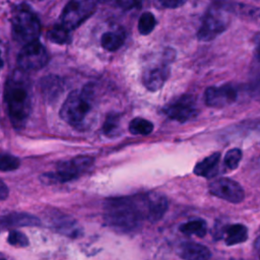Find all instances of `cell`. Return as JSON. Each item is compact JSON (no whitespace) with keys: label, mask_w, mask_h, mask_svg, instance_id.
<instances>
[{"label":"cell","mask_w":260,"mask_h":260,"mask_svg":"<svg viewBox=\"0 0 260 260\" xmlns=\"http://www.w3.org/2000/svg\"><path fill=\"white\" fill-rule=\"evenodd\" d=\"M144 219L143 194L109 198L104 203V220L118 233H133L142 225Z\"/></svg>","instance_id":"6da1fadb"},{"label":"cell","mask_w":260,"mask_h":260,"mask_svg":"<svg viewBox=\"0 0 260 260\" xmlns=\"http://www.w3.org/2000/svg\"><path fill=\"white\" fill-rule=\"evenodd\" d=\"M21 69L8 77L4 86V101L10 121L15 129L24 127L31 112V91L29 80Z\"/></svg>","instance_id":"7a4b0ae2"},{"label":"cell","mask_w":260,"mask_h":260,"mask_svg":"<svg viewBox=\"0 0 260 260\" xmlns=\"http://www.w3.org/2000/svg\"><path fill=\"white\" fill-rule=\"evenodd\" d=\"M94 113V92L89 84L71 91L60 109V117L71 127L85 130L90 127Z\"/></svg>","instance_id":"3957f363"},{"label":"cell","mask_w":260,"mask_h":260,"mask_svg":"<svg viewBox=\"0 0 260 260\" xmlns=\"http://www.w3.org/2000/svg\"><path fill=\"white\" fill-rule=\"evenodd\" d=\"M238 5L232 0H213L205 11L197 38L202 42H209L221 35L229 26Z\"/></svg>","instance_id":"277c9868"},{"label":"cell","mask_w":260,"mask_h":260,"mask_svg":"<svg viewBox=\"0 0 260 260\" xmlns=\"http://www.w3.org/2000/svg\"><path fill=\"white\" fill-rule=\"evenodd\" d=\"M11 32L12 38L23 45L38 40L40 36V19L25 3L16 6L12 13Z\"/></svg>","instance_id":"5b68a950"},{"label":"cell","mask_w":260,"mask_h":260,"mask_svg":"<svg viewBox=\"0 0 260 260\" xmlns=\"http://www.w3.org/2000/svg\"><path fill=\"white\" fill-rule=\"evenodd\" d=\"M93 165V157L89 155H77L69 160L60 161L56 171L46 173L40 177V180L46 185L66 183L75 180L86 173Z\"/></svg>","instance_id":"8992f818"},{"label":"cell","mask_w":260,"mask_h":260,"mask_svg":"<svg viewBox=\"0 0 260 260\" xmlns=\"http://www.w3.org/2000/svg\"><path fill=\"white\" fill-rule=\"evenodd\" d=\"M96 9L95 0H70L61 13V24L72 30L88 19Z\"/></svg>","instance_id":"52a82bcc"},{"label":"cell","mask_w":260,"mask_h":260,"mask_svg":"<svg viewBox=\"0 0 260 260\" xmlns=\"http://www.w3.org/2000/svg\"><path fill=\"white\" fill-rule=\"evenodd\" d=\"M49 61V55L42 43L38 40L23 45L17 56L19 69L23 71H34L43 68Z\"/></svg>","instance_id":"ba28073f"},{"label":"cell","mask_w":260,"mask_h":260,"mask_svg":"<svg viewBox=\"0 0 260 260\" xmlns=\"http://www.w3.org/2000/svg\"><path fill=\"white\" fill-rule=\"evenodd\" d=\"M162 112L170 119L180 123H185L195 119L199 111L194 96L184 94L168 104L164 108Z\"/></svg>","instance_id":"9c48e42d"},{"label":"cell","mask_w":260,"mask_h":260,"mask_svg":"<svg viewBox=\"0 0 260 260\" xmlns=\"http://www.w3.org/2000/svg\"><path fill=\"white\" fill-rule=\"evenodd\" d=\"M208 190L211 195L232 203H240L245 197V192L241 185L229 178H219L213 180Z\"/></svg>","instance_id":"30bf717a"},{"label":"cell","mask_w":260,"mask_h":260,"mask_svg":"<svg viewBox=\"0 0 260 260\" xmlns=\"http://www.w3.org/2000/svg\"><path fill=\"white\" fill-rule=\"evenodd\" d=\"M238 96L235 85L226 83L219 86H210L205 90V104L212 108H223L233 104Z\"/></svg>","instance_id":"8fae6325"},{"label":"cell","mask_w":260,"mask_h":260,"mask_svg":"<svg viewBox=\"0 0 260 260\" xmlns=\"http://www.w3.org/2000/svg\"><path fill=\"white\" fill-rule=\"evenodd\" d=\"M143 198L145 219L150 222L160 220L169 207V202L166 196L157 193H147L143 194Z\"/></svg>","instance_id":"7c38bea8"},{"label":"cell","mask_w":260,"mask_h":260,"mask_svg":"<svg viewBox=\"0 0 260 260\" xmlns=\"http://www.w3.org/2000/svg\"><path fill=\"white\" fill-rule=\"evenodd\" d=\"M170 74V68L167 61L148 67L142 74V82L144 86L151 91L158 90L162 87Z\"/></svg>","instance_id":"4fadbf2b"},{"label":"cell","mask_w":260,"mask_h":260,"mask_svg":"<svg viewBox=\"0 0 260 260\" xmlns=\"http://www.w3.org/2000/svg\"><path fill=\"white\" fill-rule=\"evenodd\" d=\"M40 224L41 220L37 216L26 212H11L0 217L1 230L20 226H37Z\"/></svg>","instance_id":"5bb4252c"},{"label":"cell","mask_w":260,"mask_h":260,"mask_svg":"<svg viewBox=\"0 0 260 260\" xmlns=\"http://www.w3.org/2000/svg\"><path fill=\"white\" fill-rule=\"evenodd\" d=\"M64 89L63 80L57 75H47L40 80V91L48 103L56 102Z\"/></svg>","instance_id":"9a60e30c"},{"label":"cell","mask_w":260,"mask_h":260,"mask_svg":"<svg viewBox=\"0 0 260 260\" xmlns=\"http://www.w3.org/2000/svg\"><path fill=\"white\" fill-rule=\"evenodd\" d=\"M179 255L187 260H204L211 256L209 249L199 243L185 242L180 246Z\"/></svg>","instance_id":"2e32d148"},{"label":"cell","mask_w":260,"mask_h":260,"mask_svg":"<svg viewBox=\"0 0 260 260\" xmlns=\"http://www.w3.org/2000/svg\"><path fill=\"white\" fill-rule=\"evenodd\" d=\"M219 159H220L219 152H214L206 156L194 167V174L204 178L214 177L218 172Z\"/></svg>","instance_id":"e0dca14e"},{"label":"cell","mask_w":260,"mask_h":260,"mask_svg":"<svg viewBox=\"0 0 260 260\" xmlns=\"http://www.w3.org/2000/svg\"><path fill=\"white\" fill-rule=\"evenodd\" d=\"M53 226L58 233L71 238L79 237L82 234L81 226H79L74 219L69 218L66 215H59L54 217Z\"/></svg>","instance_id":"ac0fdd59"},{"label":"cell","mask_w":260,"mask_h":260,"mask_svg":"<svg viewBox=\"0 0 260 260\" xmlns=\"http://www.w3.org/2000/svg\"><path fill=\"white\" fill-rule=\"evenodd\" d=\"M126 40V32L124 28L118 27L103 34L101 38L102 47L110 52L117 51L122 47Z\"/></svg>","instance_id":"d6986e66"},{"label":"cell","mask_w":260,"mask_h":260,"mask_svg":"<svg viewBox=\"0 0 260 260\" xmlns=\"http://www.w3.org/2000/svg\"><path fill=\"white\" fill-rule=\"evenodd\" d=\"M222 237L224 238V242L228 246H233L247 241L248 231L244 224H231L223 228Z\"/></svg>","instance_id":"ffe728a7"},{"label":"cell","mask_w":260,"mask_h":260,"mask_svg":"<svg viewBox=\"0 0 260 260\" xmlns=\"http://www.w3.org/2000/svg\"><path fill=\"white\" fill-rule=\"evenodd\" d=\"M179 230L181 233L187 236L195 235L199 238H202L207 233V225L204 219L198 218V219H193L181 224L179 226Z\"/></svg>","instance_id":"44dd1931"},{"label":"cell","mask_w":260,"mask_h":260,"mask_svg":"<svg viewBox=\"0 0 260 260\" xmlns=\"http://www.w3.org/2000/svg\"><path fill=\"white\" fill-rule=\"evenodd\" d=\"M103 132L108 137H116L121 133V115L109 113L103 125Z\"/></svg>","instance_id":"7402d4cb"},{"label":"cell","mask_w":260,"mask_h":260,"mask_svg":"<svg viewBox=\"0 0 260 260\" xmlns=\"http://www.w3.org/2000/svg\"><path fill=\"white\" fill-rule=\"evenodd\" d=\"M47 37L52 43H55V44H58V45L68 44L71 40L70 30L67 29L65 26H63L61 23L55 24L48 31Z\"/></svg>","instance_id":"603a6c76"},{"label":"cell","mask_w":260,"mask_h":260,"mask_svg":"<svg viewBox=\"0 0 260 260\" xmlns=\"http://www.w3.org/2000/svg\"><path fill=\"white\" fill-rule=\"evenodd\" d=\"M128 128L134 135H147L153 130V124L146 119L137 117L130 121Z\"/></svg>","instance_id":"cb8c5ba5"},{"label":"cell","mask_w":260,"mask_h":260,"mask_svg":"<svg viewBox=\"0 0 260 260\" xmlns=\"http://www.w3.org/2000/svg\"><path fill=\"white\" fill-rule=\"evenodd\" d=\"M155 25H156V19L154 15L151 12L146 11L140 15L137 28L140 35L146 36V35H149L154 29Z\"/></svg>","instance_id":"d4e9b609"},{"label":"cell","mask_w":260,"mask_h":260,"mask_svg":"<svg viewBox=\"0 0 260 260\" xmlns=\"http://www.w3.org/2000/svg\"><path fill=\"white\" fill-rule=\"evenodd\" d=\"M20 160L18 157L9 153H0V171L10 172L18 169Z\"/></svg>","instance_id":"484cf974"},{"label":"cell","mask_w":260,"mask_h":260,"mask_svg":"<svg viewBox=\"0 0 260 260\" xmlns=\"http://www.w3.org/2000/svg\"><path fill=\"white\" fill-rule=\"evenodd\" d=\"M242 159V151L239 148L230 149L224 156V166L229 170H236Z\"/></svg>","instance_id":"4316f807"},{"label":"cell","mask_w":260,"mask_h":260,"mask_svg":"<svg viewBox=\"0 0 260 260\" xmlns=\"http://www.w3.org/2000/svg\"><path fill=\"white\" fill-rule=\"evenodd\" d=\"M105 2L115 8H119L122 10H130L139 7L143 0H105Z\"/></svg>","instance_id":"83f0119b"},{"label":"cell","mask_w":260,"mask_h":260,"mask_svg":"<svg viewBox=\"0 0 260 260\" xmlns=\"http://www.w3.org/2000/svg\"><path fill=\"white\" fill-rule=\"evenodd\" d=\"M7 242L14 247L23 248L28 246L29 242L26 236L19 231H11L7 237Z\"/></svg>","instance_id":"f1b7e54d"},{"label":"cell","mask_w":260,"mask_h":260,"mask_svg":"<svg viewBox=\"0 0 260 260\" xmlns=\"http://www.w3.org/2000/svg\"><path fill=\"white\" fill-rule=\"evenodd\" d=\"M187 0H153V4L158 9H175L181 7Z\"/></svg>","instance_id":"f546056e"},{"label":"cell","mask_w":260,"mask_h":260,"mask_svg":"<svg viewBox=\"0 0 260 260\" xmlns=\"http://www.w3.org/2000/svg\"><path fill=\"white\" fill-rule=\"evenodd\" d=\"M8 193H9L8 187H7L6 184L0 179V201L6 199V198L8 197Z\"/></svg>","instance_id":"4dcf8cb0"},{"label":"cell","mask_w":260,"mask_h":260,"mask_svg":"<svg viewBox=\"0 0 260 260\" xmlns=\"http://www.w3.org/2000/svg\"><path fill=\"white\" fill-rule=\"evenodd\" d=\"M3 65H4V62H3V59L1 57V52H0V69L3 67Z\"/></svg>","instance_id":"1f68e13d"},{"label":"cell","mask_w":260,"mask_h":260,"mask_svg":"<svg viewBox=\"0 0 260 260\" xmlns=\"http://www.w3.org/2000/svg\"><path fill=\"white\" fill-rule=\"evenodd\" d=\"M256 1H258V0H256Z\"/></svg>","instance_id":"d6a6232c"}]
</instances>
